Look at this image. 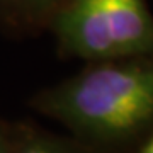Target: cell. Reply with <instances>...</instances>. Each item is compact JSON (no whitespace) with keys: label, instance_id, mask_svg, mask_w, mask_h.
<instances>
[{"label":"cell","instance_id":"6da1fadb","mask_svg":"<svg viewBox=\"0 0 153 153\" xmlns=\"http://www.w3.org/2000/svg\"><path fill=\"white\" fill-rule=\"evenodd\" d=\"M38 109L94 141H124L153 124V61H97L43 92Z\"/></svg>","mask_w":153,"mask_h":153},{"label":"cell","instance_id":"7a4b0ae2","mask_svg":"<svg viewBox=\"0 0 153 153\" xmlns=\"http://www.w3.org/2000/svg\"><path fill=\"white\" fill-rule=\"evenodd\" d=\"M49 24L68 55L90 61L153 56L145 0H70Z\"/></svg>","mask_w":153,"mask_h":153},{"label":"cell","instance_id":"3957f363","mask_svg":"<svg viewBox=\"0 0 153 153\" xmlns=\"http://www.w3.org/2000/svg\"><path fill=\"white\" fill-rule=\"evenodd\" d=\"M70 0H0V4L26 22H51Z\"/></svg>","mask_w":153,"mask_h":153},{"label":"cell","instance_id":"277c9868","mask_svg":"<svg viewBox=\"0 0 153 153\" xmlns=\"http://www.w3.org/2000/svg\"><path fill=\"white\" fill-rule=\"evenodd\" d=\"M17 153H76V152L70 150L66 145H63L60 141H53L49 138L38 136L27 140L19 148Z\"/></svg>","mask_w":153,"mask_h":153},{"label":"cell","instance_id":"5b68a950","mask_svg":"<svg viewBox=\"0 0 153 153\" xmlns=\"http://www.w3.org/2000/svg\"><path fill=\"white\" fill-rule=\"evenodd\" d=\"M0 153H9V146H7V141L2 136V133H0Z\"/></svg>","mask_w":153,"mask_h":153},{"label":"cell","instance_id":"8992f818","mask_svg":"<svg viewBox=\"0 0 153 153\" xmlns=\"http://www.w3.org/2000/svg\"><path fill=\"white\" fill-rule=\"evenodd\" d=\"M140 153H153V136L150 138V141H148L146 145L143 146V150H141Z\"/></svg>","mask_w":153,"mask_h":153}]
</instances>
